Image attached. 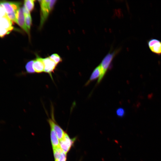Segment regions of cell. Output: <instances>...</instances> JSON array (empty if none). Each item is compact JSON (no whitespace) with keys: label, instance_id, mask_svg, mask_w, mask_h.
<instances>
[{"label":"cell","instance_id":"6","mask_svg":"<svg viewBox=\"0 0 161 161\" xmlns=\"http://www.w3.org/2000/svg\"><path fill=\"white\" fill-rule=\"evenodd\" d=\"M0 4L4 8L6 14L17 12L20 8V3L18 2L3 1L0 2Z\"/></svg>","mask_w":161,"mask_h":161},{"label":"cell","instance_id":"5","mask_svg":"<svg viewBox=\"0 0 161 161\" xmlns=\"http://www.w3.org/2000/svg\"><path fill=\"white\" fill-rule=\"evenodd\" d=\"M43 60L44 66V72L48 74L53 80L52 73L54 72L57 64L49 57L43 58Z\"/></svg>","mask_w":161,"mask_h":161},{"label":"cell","instance_id":"4","mask_svg":"<svg viewBox=\"0 0 161 161\" xmlns=\"http://www.w3.org/2000/svg\"><path fill=\"white\" fill-rule=\"evenodd\" d=\"M49 0L39 1L41 8V26H42L47 19L51 9L49 6Z\"/></svg>","mask_w":161,"mask_h":161},{"label":"cell","instance_id":"16","mask_svg":"<svg viewBox=\"0 0 161 161\" xmlns=\"http://www.w3.org/2000/svg\"><path fill=\"white\" fill-rule=\"evenodd\" d=\"M49 57L53 61L57 64L62 61V59L57 54H53L51 55Z\"/></svg>","mask_w":161,"mask_h":161},{"label":"cell","instance_id":"10","mask_svg":"<svg viewBox=\"0 0 161 161\" xmlns=\"http://www.w3.org/2000/svg\"><path fill=\"white\" fill-rule=\"evenodd\" d=\"M33 67L35 72L41 73L44 72V64L43 58L37 57L34 60Z\"/></svg>","mask_w":161,"mask_h":161},{"label":"cell","instance_id":"17","mask_svg":"<svg viewBox=\"0 0 161 161\" xmlns=\"http://www.w3.org/2000/svg\"><path fill=\"white\" fill-rule=\"evenodd\" d=\"M17 11L6 14L8 18L12 21H14L17 23Z\"/></svg>","mask_w":161,"mask_h":161},{"label":"cell","instance_id":"12","mask_svg":"<svg viewBox=\"0 0 161 161\" xmlns=\"http://www.w3.org/2000/svg\"><path fill=\"white\" fill-rule=\"evenodd\" d=\"M23 8L24 16L26 25L28 29L29 30L30 29L32 24V18L30 12L27 10L24 5Z\"/></svg>","mask_w":161,"mask_h":161},{"label":"cell","instance_id":"13","mask_svg":"<svg viewBox=\"0 0 161 161\" xmlns=\"http://www.w3.org/2000/svg\"><path fill=\"white\" fill-rule=\"evenodd\" d=\"M34 60H31L27 63L25 68L28 74H33L35 72L33 67Z\"/></svg>","mask_w":161,"mask_h":161},{"label":"cell","instance_id":"2","mask_svg":"<svg viewBox=\"0 0 161 161\" xmlns=\"http://www.w3.org/2000/svg\"><path fill=\"white\" fill-rule=\"evenodd\" d=\"M76 138H71L65 132L63 138L59 141L60 147L65 153L67 154L73 145Z\"/></svg>","mask_w":161,"mask_h":161},{"label":"cell","instance_id":"15","mask_svg":"<svg viewBox=\"0 0 161 161\" xmlns=\"http://www.w3.org/2000/svg\"><path fill=\"white\" fill-rule=\"evenodd\" d=\"M53 150L55 160L56 161L58 159L63 151L60 147L53 148Z\"/></svg>","mask_w":161,"mask_h":161},{"label":"cell","instance_id":"9","mask_svg":"<svg viewBox=\"0 0 161 161\" xmlns=\"http://www.w3.org/2000/svg\"><path fill=\"white\" fill-rule=\"evenodd\" d=\"M17 23L28 34H29V30L27 28L25 23V17L23 7H20L18 10Z\"/></svg>","mask_w":161,"mask_h":161},{"label":"cell","instance_id":"18","mask_svg":"<svg viewBox=\"0 0 161 161\" xmlns=\"http://www.w3.org/2000/svg\"><path fill=\"white\" fill-rule=\"evenodd\" d=\"M116 113L118 117H122L125 114V111L123 108L120 107L116 110Z\"/></svg>","mask_w":161,"mask_h":161},{"label":"cell","instance_id":"7","mask_svg":"<svg viewBox=\"0 0 161 161\" xmlns=\"http://www.w3.org/2000/svg\"><path fill=\"white\" fill-rule=\"evenodd\" d=\"M148 46L150 50L153 53L161 55V41L154 38L150 39L148 41Z\"/></svg>","mask_w":161,"mask_h":161},{"label":"cell","instance_id":"19","mask_svg":"<svg viewBox=\"0 0 161 161\" xmlns=\"http://www.w3.org/2000/svg\"><path fill=\"white\" fill-rule=\"evenodd\" d=\"M66 154L63 152L61 154L60 157L56 161H66Z\"/></svg>","mask_w":161,"mask_h":161},{"label":"cell","instance_id":"14","mask_svg":"<svg viewBox=\"0 0 161 161\" xmlns=\"http://www.w3.org/2000/svg\"><path fill=\"white\" fill-rule=\"evenodd\" d=\"M34 0H26L24 1V5L30 12L32 11L34 7Z\"/></svg>","mask_w":161,"mask_h":161},{"label":"cell","instance_id":"8","mask_svg":"<svg viewBox=\"0 0 161 161\" xmlns=\"http://www.w3.org/2000/svg\"><path fill=\"white\" fill-rule=\"evenodd\" d=\"M103 78L101 68L99 65L96 67L93 70L89 79L87 81L85 86L88 85L91 82L98 78L97 84L99 83Z\"/></svg>","mask_w":161,"mask_h":161},{"label":"cell","instance_id":"11","mask_svg":"<svg viewBox=\"0 0 161 161\" xmlns=\"http://www.w3.org/2000/svg\"><path fill=\"white\" fill-rule=\"evenodd\" d=\"M50 138L52 148L60 147L59 140L54 130L50 128Z\"/></svg>","mask_w":161,"mask_h":161},{"label":"cell","instance_id":"3","mask_svg":"<svg viewBox=\"0 0 161 161\" xmlns=\"http://www.w3.org/2000/svg\"><path fill=\"white\" fill-rule=\"evenodd\" d=\"M52 118H49L47 121L52 128L55 131L58 139L60 140L63 138L65 132L55 121L54 119L53 109H52Z\"/></svg>","mask_w":161,"mask_h":161},{"label":"cell","instance_id":"1","mask_svg":"<svg viewBox=\"0 0 161 161\" xmlns=\"http://www.w3.org/2000/svg\"><path fill=\"white\" fill-rule=\"evenodd\" d=\"M120 49H117L113 51L108 52L104 57L99 65L103 72L104 77L110 65L114 58L120 51Z\"/></svg>","mask_w":161,"mask_h":161}]
</instances>
